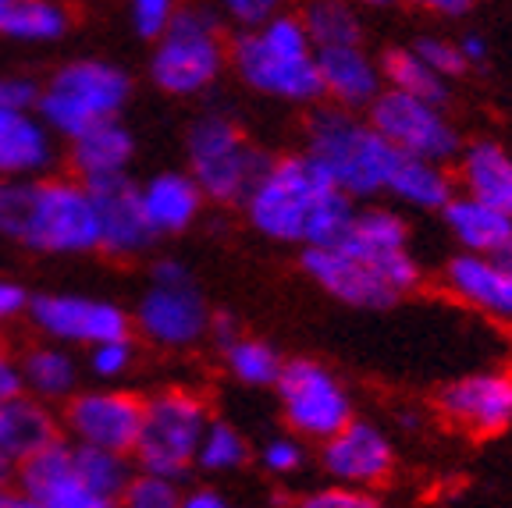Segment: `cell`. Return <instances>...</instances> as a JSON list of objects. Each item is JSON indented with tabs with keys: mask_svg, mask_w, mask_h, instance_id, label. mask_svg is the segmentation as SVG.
<instances>
[{
	"mask_svg": "<svg viewBox=\"0 0 512 508\" xmlns=\"http://www.w3.org/2000/svg\"><path fill=\"white\" fill-rule=\"evenodd\" d=\"M335 178L310 157H281L264 167L246 196L249 221L267 239L331 246L352 221V207Z\"/></svg>",
	"mask_w": 512,
	"mask_h": 508,
	"instance_id": "6da1fadb",
	"label": "cell"
},
{
	"mask_svg": "<svg viewBox=\"0 0 512 508\" xmlns=\"http://www.w3.org/2000/svg\"><path fill=\"white\" fill-rule=\"evenodd\" d=\"M0 231L43 253H86L100 242L86 185H0Z\"/></svg>",
	"mask_w": 512,
	"mask_h": 508,
	"instance_id": "7a4b0ae2",
	"label": "cell"
},
{
	"mask_svg": "<svg viewBox=\"0 0 512 508\" xmlns=\"http://www.w3.org/2000/svg\"><path fill=\"white\" fill-rule=\"evenodd\" d=\"M232 61L242 79L267 96L296 100V104L324 96L317 50L306 36L303 18L271 15L256 32H246L232 43Z\"/></svg>",
	"mask_w": 512,
	"mask_h": 508,
	"instance_id": "3957f363",
	"label": "cell"
},
{
	"mask_svg": "<svg viewBox=\"0 0 512 508\" xmlns=\"http://www.w3.org/2000/svg\"><path fill=\"white\" fill-rule=\"evenodd\" d=\"M306 153L317 160L345 196H374L388 185L399 157L370 121H356L349 107L317 111L306 125Z\"/></svg>",
	"mask_w": 512,
	"mask_h": 508,
	"instance_id": "277c9868",
	"label": "cell"
},
{
	"mask_svg": "<svg viewBox=\"0 0 512 508\" xmlns=\"http://www.w3.org/2000/svg\"><path fill=\"white\" fill-rule=\"evenodd\" d=\"M157 54H153V82L164 93L189 96L207 89L224 68L221 25L203 8H178L168 25L157 32Z\"/></svg>",
	"mask_w": 512,
	"mask_h": 508,
	"instance_id": "5b68a950",
	"label": "cell"
},
{
	"mask_svg": "<svg viewBox=\"0 0 512 508\" xmlns=\"http://www.w3.org/2000/svg\"><path fill=\"white\" fill-rule=\"evenodd\" d=\"M189 164L203 196L214 203H239L271 160L249 143L235 121L207 114L189 132Z\"/></svg>",
	"mask_w": 512,
	"mask_h": 508,
	"instance_id": "8992f818",
	"label": "cell"
},
{
	"mask_svg": "<svg viewBox=\"0 0 512 508\" xmlns=\"http://www.w3.org/2000/svg\"><path fill=\"white\" fill-rule=\"evenodd\" d=\"M128 100V75L104 61L64 64L40 93V114L61 135H79L96 121H107Z\"/></svg>",
	"mask_w": 512,
	"mask_h": 508,
	"instance_id": "52a82bcc",
	"label": "cell"
},
{
	"mask_svg": "<svg viewBox=\"0 0 512 508\" xmlns=\"http://www.w3.org/2000/svg\"><path fill=\"white\" fill-rule=\"evenodd\" d=\"M207 405L192 391H164V395L143 402V423L132 452L139 455L143 469L182 477L196 462L203 430H207Z\"/></svg>",
	"mask_w": 512,
	"mask_h": 508,
	"instance_id": "ba28073f",
	"label": "cell"
},
{
	"mask_svg": "<svg viewBox=\"0 0 512 508\" xmlns=\"http://www.w3.org/2000/svg\"><path fill=\"white\" fill-rule=\"evenodd\" d=\"M278 395L285 405V420L306 437H331L352 420L349 395L342 384L313 359H292L278 370Z\"/></svg>",
	"mask_w": 512,
	"mask_h": 508,
	"instance_id": "9c48e42d",
	"label": "cell"
},
{
	"mask_svg": "<svg viewBox=\"0 0 512 508\" xmlns=\"http://www.w3.org/2000/svg\"><path fill=\"white\" fill-rule=\"evenodd\" d=\"M370 125L402 153L427 160H448L459 150L456 128L448 125L438 104H427L420 96L384 89L370 100Z\"/></svg>",
	"mask_w": 512,
	"mask_h": 508,
	"instance_id": "30bf717a",
	"label": "cell"
},
{
	"mask_svg": "<svg viewBox=\"0 0 512 508\" xmlns=\"http://www.w3.org/2000/svg\"><path fill=\"white\" fill-rule=\"evenodd\" d=\"M406 235V224L395 214H388V210H363V214L352 210V221L345 224L335 246L363 256L395 292L406 295L420 285V267L409 256Z\"/></svg>",
	"mask_w": 512,
	"mask_h": 508,
	"instance_id": "8fae6325",
	"label": "cell"
},
{
	"mask_svg": "<svg viewBox=\"0 0 512 508\" xmlns=\"http://www.w3.org/2000/svg\"><path fill=\"white\" fill-rule=\"evenodd\" d=\"M86 189L96 210V228H100L96 249H104V253H111V256L143 253L157 231L146 221L143 192L132 185V178H128L125 171H118V175L89 178Z\"/></svg>",
	"mask_w": 512,
	"mask_h": 508,
	"instance_id": "7c38bea8",
	"label": "cell"
},
{
	"mask_svg": "<svg viewBox=\"0 0 512 508\" xmlns=\"http://www.w3.org/2000/svg\"><path fill=\"white\" fill-rule=\"evenodd\" d=\"M139 327L160 345H192L210 327L203 295L192 274L185 278H153V288L139 302Z\"/></svg>",
	"mask_w": 512,
	"mask_h": 508,
	"instance_id": "4fadbf2b",
	"label": "cell"
},
{
	"mask_svg": "<svg viewBox=\"0 0 512 508\" xmlns=\"http://www.w3.org/2000/svg\"><path fill=\"white\" fill-rule=\"evenodd\" d=\"M303 267L324 292L349 302V306L384 310V306H392V302L402 299L363 256L349 253V249L335 246V242L331 246H306Z\"/></svg>",
	"mask_w": 512,
	"mask_h": 508,
	"instance_id": "5bb4252c",
	"label": "cell"
},
{
	"mask_svg": "<svg viewBox=\"0 0 512 508\" xmlns=\"http://www.w3.org/2000/svg\"><path fill=\"white\" fill-rule=\"evenodd\" d=\"M143 423V402L125 391H93L68 405V427L79 445L107 448V452H132Z\"/></svg>",
	"mask_w": 512,
	"mask_h": 508,
	"instance_id": "9a60e30c",
	"label": "cell"
},
{
	"mask_svg": "<svg viewBox=\"0 0 512 508\" xmlns=\"http://www.w3.org/2000/svg\"><path fill=\"white\" fill-rule=\"evenodd\" d=\"M18 491L25 505L36 508H96L75 466V448L61 445L57 437L18 462Z\"/></svg>",
	"mask_w": 512,
	"mask_h": 508,
	"instance_id": "2e32d148",
	"label": "cell"
},
{
	"mask_svg": "<svg viewBox=\"0 0 512 508\" xmlns=\"http://www.w3.org/2000/svg\"><path fill=\"white\" fill-rule=\"evenodd\" d=\"M438 409L477 437H495L512 423V374H473L448 384Z\"/></svg>",
	"mask_w": 512,
	"mask_h": 508,
	"instance_id": "e0dca14e",
	"label": "cell"
},
{
	"mask_svg": "<svg viewBox=\"0 0 512 508\" xmlns=\"http://www.w3.org/2000/svg\"><path fill=\"white\" fill-rule=\"evenodd\" d=\"M36 327H43L64 342H107V338H125L128 317L111 302L79 299V295H40L29 306Z\"/></svg>",
	"mask_w": 512,
	"mask_h": 508,
	"instance_id": "ac0fdd59",
	"label": "cell"
},
{
	"mask_svg": "<svg viewBox=\"0 0 512 508\" xmlns=\"http://www.w3.org/2000/svg\"><path fill=\"white\" fill-rule=\"evenodd\" d=\"M392 448L367 423H345L324 437V469L342 484H381L392 473Z\"/></svg>",
	"mask_w": 512,
	"mask_h": 508,
	"instance_id": "d6986e66",
	"label": "cell"
},
{
	"mask_svg": "<svg viewBox=\"0 0 512 508\" xmlns=\"http://www.w3.org/2000/svg\"><path fill=\"white\" fill-rule=\"evenodd\" d=\"M448 288L491 317L512 320V270L498 256L466 253L448 263Z\"/></svg>",
	"mask_w": 512,
	"mask_h": 508,
	"instance_id": "ffe728a7",
	"label": "cell"
},
{
	"mask_svg": "<svg viewBox=\"0 0 512 508\" xmlns=\"http://www.w3.org/2000/svg\"><path fill=\"white\" fill-rule=\"evenodd\" d=\"M317 72L324 93L338 107H367L381 93V72H377L370 57L360 50V43L349 47H320L317 50Z\"/></svg>",
	"mask_w": 512,
	"mask_h": 508,
	"instance_id": "44dd1931",
	"label": "cell"
},
{
	"mask_svg": "<svg viewBox=\"0 0 512 508\" xmlns=\"http://www.w3.org/2000/svg\"><path fill=\"white\" fill-rule=\"evenodd\" d=\"M441 210H445V221H448V228H452V235H456L470 253L495 256L512 242V214H502V210L488 207V203H480V199L448 196V203Z\"/></svg>",
	"mask_w": 512,
	"mask_h": 508,
	"instance_id": "7402d4cb",
	"label": "cell"
},
{
	"mask_svg": "<svg viewBox=\"0 0 512 508\" xmlns=\"http://www.w3.org/2000/svg\"><path fill=\"white\" fill-rule=\"evenodd\" d=\"M143 192V210L146 221L157 235H171V231H185L196 214H200L203 192L192 175H160L153 178Z\"/></svg>",
	"mask_w": 512,
	"mask_h": 508,
	"instance_id": "603a6c76",
	"label": "cell"
},
{
	"mask_svg": "<svg viewBox=\"0 0 512 508\" xmlns=\"http://www.w3.org/2000/svg\"><path fill=\"white\" fill-rule=\"evenodd\" d=\"M50 157L47 128L32 121L22 107L0 104V175H25Z\"/></svg>",
	"mask_w": 512,
	"mask_h": 508,
	"instance_id": "cb8c5ba5",
	"label": "cell"
},
{
	"mask_svg": "<svg viewBox=\"0 0 512 508\" xmlns=\"http://www.w3.org/2000/svg\"><path fill=\"white\" fill-rule=\"evenodd\" d=\"M466 196L512 214V157L498 143H473L463 157Z\"/></svg>",
	"mask_w": 512,
	"mask_h": 508,
	"instance_id": "d4e9b609",
	"label": "cell"
},
{
	"mask_svg": "<svg viewBox=\"0 0 512 508\" xmlns=\"http://www.w3.org/2000/svg\"><path fill=\"white\" fill-rule=\"evenodd\" d=\"M128 160H132V135L118 125L114 118L96 121L86 132L75 135V150L72 164L82 178H104L125 171Z\"/></svg>",
	"mask_w": 512,
	"mask_h": 508,
	"instance_id": "484cf974",
	"label": "cell"
},
{
	"mask_svg": "<svg viewBox=\"0 0 512 508\" xmlns=\"http://www.w3.org/2000/svg\"><path fill=\"white\" fill-rule=\"evenodd\" d=\"M388 192H395L399 199H406L409 207L420 210H441L452 196V182L441 171L438 160L427 157H413V153H402L395 157L392 175H388Z\"/></svg>",
	"mask_w": 512,
	"mask_h": 508,
	"instance_id": "4316f807",
	"label": "cell"
},
{
	"mask_svg": "<svg viewBox=\"0 0 512 508\" xmlns=\"http://www.w3.org/2000/svg\"><path fill=\"white\" fill-rule=\"evenodd\" d=\"M57 437L54 420L43 413L40 405L25 402V398H8L0 405V452L11 455L15 462L29 459Z\"/></svg>",
	"mask_w": 512,
	"mask_h": 508,
	"instance_id": "83f0119b",
	"label": "cell"
},
{
	"mask_svg": "<svg viewBox=\"0 0 512 508\" xmlns=\"http://www.w3.org/2000/svg\"><path fill=\"white\" fill-rule=\"evenodd\" d=\"M64 29H68V11L57 0H11L0 18V32L11 40L50 43L64 36Z\"/></svg>",
	"mask_w": 512,
	"mask_h": 508,
	"instance_id": "f1b7e54d",
	"label": "cell"
},
{
	"mask_svg": "<svg viewBox=\"0 0 512 508\" xmlns=\"http://www.w3.org/2000/svg\"><path fill=\"white\" fill-rule=\"evenodd\" d=\"M381 75L388 79V86L399 89V93H409V96H420L427 104H445V79L434 72L431 64L424 57L416 54V50H406V47H395L381 57Z\"/></svg>",
	"mask_w": 512,
	"mask_h": 508,
	"instance_id": "f546056e",
	"label": "cell"
},
{
	"mask_svg": "<svg viewBox=\"0 0 512 508\" xmlns=\"http://www.w3.org/2000/svg\"><path fill=\"white\" fill-rule=\"evenodd\" d=\"M75 466H79L82 484L93 494L96 508L118 505L128 484L125 455L107 452V448H93V445H75Z\"/></svg>",
	"mask_w": 512,
	"mask_h": 508,
	"instance_id": "4dcf8cb0",
	"label": "cell"
},
{
	"mask_svg": "<svg viewBox=\"0 0 512 508\" xmlns=\"http://www.w3.org/2000/svg\"><path fill=\"white\" fill-rule=\"evenodd\" d=\"M306 36H310L313 50L320 47H349L360 43V18L349 4L342 0H313L303 15Z\"/></svg>",
	"mask_w": 512,
	"mask_h": 508,
	"instance_id": "1f68e13d",
	"label": "cell"
},
{
	"mask_svg": "<svg viewBox=\"0 0 512 508\" xmlns=\"http://www.w3.org/2000/svg\"><path fill=\"white\" fill-rule=\"evenodd\" d=\"M224 352H228V366H232V374L239 377L242 384H256V388H264V384L278 381L281 359L271 345L249 342V338H235L232 345H224Z\"/></svg>",
	"mask_w": 512,
	"mask_h": 508,
	"instance_id": "d6a6232c",
	"label": "cell"
},
{
	"mask_svg": "<svg viewBox=\"0 0 512 508\" xmlns=\"http://www.w3.org/2000/svg\"><path fill=\"white\" fill-rule=\"evenodd\" d=\"M22 381L40 391V395H50V398L64 395V391H72V384H75V363L64 356V352L36 349L25 356Z\"/></svg>",
	"mask_w": 512,
	"mask_h": 508,
	"instance_id": "836d02e7",
	"label": "cell"
},
{
	"mask_svg": "<svg viewBox=\"0 0 512 508\" xmlns=\"http://www.w3.org/2000/svg\"><path fill=\"white\" fill-rule=\"evenodd\" d=\"M196 462H200L203 469H210V473L239 469L242 462H246V445H242V437L235 434L228 423H207Z\"/></svg>",
	"mask_w": 512,
	"mask_h": 508,
	"instance_id": "e575fe53",
	"label": "cell"
},
{
	"mask_svg": "<svg viewBox=\"0 0 512 508\" xmlns=\"http://www.w3.org/2000/svg\"><path fill=\"white\" fill-rule=\"evenodd\" d=\"M121 501L132 508H175L178 505L175 477H164V473H150L146 469L143 477L128 480Z\"/></svg>",
	"mask_w": 512,
	"mask_h": 508,
	"instance_id": "d590c367",
	"label": "cell"
},
{
	"mask_svg": "<svg viewBox=\"0 0 512 508\" xmlns=\"http://www.w3.org/2000/svg\"><path fill=\"white\" fill-rule=\"evenodd\" d=\"M413 50L431 64L441 79H456V75H463L466 68H470L466 57H463V50L452 47V43H445V40H420Z\"/></svg>",
	"mask_w": 512,
	"mask_h": 508,
	"instance_id": "8d00e7d4",
	"label": "cell"
},
{
	"mask_svg": "<svg viewBox=\"0 0 512 508\" xmlns=\"http://www.w3.org/2000/svg\"><path fill=\"white\" fill-rule=\"evenodd\" d=\"M93 370L100 377H121L132 363V345H128V334L125 338H107V342H96L93 345Z\"/></svg>",
	"mask_w": 512,
	"mask_h": 508,
	"instance_id": "74e56055",
	"label": "cell"
},
{
	"mask_svg": "<svg viewBox=\"0 0 512 508\" xmlns=\"http://www.w3.org/2000/svg\"><path fill=\"white\" fill-rule=\"evenodd\" d=\"M175 15V0H132V18L143 36H157Z\"/></svg>",
	"mask_w": 512,
	"mask_h": 508,
	"instance_id": "f35d334b",
	"label": "cell"
},
{
	"mask_svg": "<svg viewBox=\"0 0 512 508\" xmlns=\"http://www.w3.org/2000/svg\"><path fill=\"white\" fill-rule=\"evenodd\" d=\"M303 505L306 508H374L377 498L374 494L352 491V487H328V491L310 494Z\"/></svg>",
	"mask_w": 512,
	"mask_h": 508,
	"instance_id": "ab89813d",
	"label": "cell"
},
{
	"mask_svg": "<svg viewBox=\"0 0 512 508\" xmlns=\"http://www.w3.org/2000/svg\"><path fill=\"white\" fill-rule=\"evenodd\" d=\"M221 4L228 8V15L242 25L267 22V18L274 15V8H278V0H221Z\"/></svg>",
	"mask_w": 512,
	"mask_h": 508,
	"instance_id": "60d3db41",
	"label": "cell"
},
{
	"mask_svg": "<svg viewBox=\"0 0 512 508\" xmlns=\"http://www.w3.org/2000/svg\"><path fill=\"white\" fill-rule=\"evenodd\" d=\"M299 462H303V448L296 441H271L264 452V466L274 473H292V469H299Z\"/></svg>",
	"mask_w": 512,
	"mask_h": 508,
	"instance_id": "b9f144b4",
	"label": "cell"
},
{
	"mask_svg": "<svg viewBox=\"0 0 512 508\" xmlns=\"http://www.w3.org/2000/svg\"><path fill=\"white\" fill-rule=\"evenodd\" d=\"M36 100H40V89H36V82H29V79H0V104L29 111Z\"/></svg>",
	"mask_w": 512,
	"mask_h": 508,
	"instance_id": "7bdbcfd3",
	"label": "cell"
},
{
	"mask_svg": "<svg viewBox=\"0 0 512 508\" xmlns=\"http://www.w3.org/2000/svg\"><path fill=\"white\" fill-rule=\"evenodd\" d=\"M25 310V292L11 281H0V324Z\"/></svg>",
	"mask_w": 512,
	"mask_h": 508,
	"instance_id": "ee69618b",
	"label": "cell"
},
{
	"mask_svg": "<svg viewBox=\"0 0 512 508\" xmlns=\"http://www.w3.org/2000/svg\"><path fill=\"white\" fill-rule=\"evenodd\" d=\"M22 391V374H18L15 366H11L8 356H0V402H8Z\"/></svg>",
	"mask_w": 512,
	"mask_h": 508,
	"instance_id": "f6af8a7d",
	"label": "cell"
},
{
	"mask_svg": "<svg viewBox=\"0 0 512 508\" xmlns=\"http://www.w3.org/2000/svg\"><path fill=\"white\" fill-rule=\"evenodd\" d=\"M406 4L424 11H438V15H463V11L473 8V0H406Z\"/></svg>",
	"mask_w": 512,
	"mask_h": 508,
	"instance_id": "bcb514c9",
	"label": "cell"
},
{
	"mask_svg": "<svg viewBox=\"0 0 512 508\" xmlns=\"http://www.w3.org/2000/svg\"><path fill=\"white\" fill-rule=\"evenodd\" d=\"M210 327H214V338H217V345H221V349L239 338V327H235V320L228 317V313H221L217 320H210Z\"/></svg>",
	"mask_w": 512,
	"mask_h": 508,
	"instance_id": "7dc6e473",
	"label": "cell"
},
{
	"mask_svg": "<svg viewBox=\"0 0 512 508\" xmlns=\"http://www.w3.org/2000/svg\"><path fill=\"white\" fill-rule=\"evenodd\" d=\"M459 50H463L466 64H480L484 57H488V43L480 40V36H463V43H459Z\"/></svg>",
	"mask_w": 512,
	"mask_h": 508,
	"instance_id": "c3c4849f",
	"label": "cell"
},
{
	"mask_svg": "<svg viewBox=\"0 0 512 508\" xmlns=\"http://www.w3.org/2000/svg\"><path fill=\"white\" fill-rule=\"evenodd\" d=\"M182 505L185 508H224V498L214 491H196V494H189V498H182Z\"/></svg>",
	"mask_w": 512,
	"mask_h": 508,
	"instance_id": "681fc988",
	"label": "cell"
},
{
	"mask_svg": "<svg viewBox=\"0 0 512 508\" xmlns=\"http://www.w3.org/2000/svg\"><path fill=\"white\" fill-rule=\"evenodd\" d=\"M18 477V462L11 455L0 452V487H11V480Z\"/></svg>",
	"mask_w": 512,
	"mask_h": 508,
	"instance_id": "f907efd6",
	"label": "cell"
},
{
	"mask_svg": "<svg viewBox=\"0 0 512 508\" xmlns=\"http://www.w3.org/2000/svg\"><path fill=\"white\" fill-rule=\"evenodd\" d=\"M0 508H25V498L11 491V487H0Z\"/></svg>",
	"mask_w": 512,
	"mask_h": 508,
	"instance_id": "816d5d0a",
	"label": "cell"
},
{
	"mask_svg": "<svg viewBox=\"0 0 512 508\" xmlns=\"http://www.w3.org/2000/svg\"><path fill=\"white\" fill-rule=\"evenodd\" d=\"M495 256H498V260H502V263H505V267H509V270H512V242H509V246H505V249H502V253H495Z\"/></svg>",
	"mask_w": 512,
	"mask_h": 508,
	"instance_id": "f5cc1de1",
	"label": "cell"
},
{
	"mask_svg": "<svg viewBox=\"0 0 512 508\" xmlns=\"http://www.w3.org/2000/svg\"><path fill=\"white\" fill-rule=\"evenodd\" d=\"M8 4H11V0H0V18H4V11H8Z\"/></svg>",
	"mask_w": 512,
	"mask_h": 508,
	"instance_id": "db71d44e",
	"label": "cell"
},
{
	"mask_svg": "<svg viewBox=\"0 0 512 508\" xmlns=\"http://www.w3.org/2000/svg\"><path fill=\"white\" fill-rule=\"evenodd\" d=\"M363 4H377V8H381V4H388V0H363Z\"/></svg>",
	"mask_w": 512,
	"mask_h": 508,
	"instance_id": "11a10c76",
	"label": "cell"
},
{
	"mask_svg": "<svg viewBox=\"0 0 512 508\" xmlns=\"http://www.w3.org/2000/svg\"><path fill=\"white\" fill-rule=\"evenodd\" d=\"M0 405H4V402H0Z\"/></svg>",
	"mask_w": 512,
	"mask_h": 508,
	"instance_id": "9f6ffc18",
	"label": "cell"
}]
</instances>
